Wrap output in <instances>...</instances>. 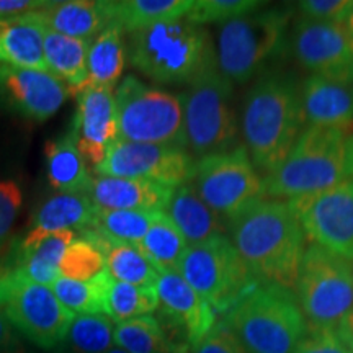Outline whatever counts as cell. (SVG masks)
Returning a JSON list of instances; mask_svg holds the SVG:
<instances>
[{
	"instance_id": "35",
	"label": "cell",
	"mask_w": 353,
	"mask_h": 353,
	"mask_svg": "<svg viewBox=\"0 0 353 353\" xmlns=\"http://www.w3.org/2000/svg\"><path fill=\"white\" fill-rule=\"evenodd\" d=\"M107 270L105 255L85 239H76L65 250L61 262V276L69 280L88 281Z\"/></svg>"
},
{
	"instance_id": "19",
	"label": "cell",
	"mask_w": 353,
	"mask_h": 353,
	"mask_svg": "<svg viewBox=\"0 0 353 353\" xmlns=\"http://www.w3.org/2000/svg\"><path fill=\"white\" fill-rule=\"evenodd\" d=\"M174 188L148 180L99 175L92 179L87 195L97 210L164 211Z\"/></svg>"
},
{
	"instance_id": "21",
	"label": "cell",
	"mask_w": 353,
	"mask_h": 353,
	"mask_svg": "<svg viewBox=\"0 0 353 353\" xmlns=\"http://www.w3.org/2000/svg\"><path fill=\"white\" fill-rule=\"evenodd\" d=\"M164 213L182 232L188 245L200 244L218 236H226L224 232L229 228V221L201 200L192 182L174 188Z\"/></svg>"
},
{
	"instance_id": "37",
	"label": "cell",
	"mask_w": 353,
	"mask_h": 353,
	"mask_svg": "<svg viewBox=\"0 0 353 353\" xmlns=\"http://www.w3.org/2000/svg\"><path fill=\"white\" fill-rule=\"evenodd\" d=\"M23 195L15 180H0V259L12 249V229L20 213Z\"/></svg>"
},
{
	"instance_id": "15",
	"label": "cell",
	"mask_w": 353,
	"mask_h": 353,
	"mask_svg": "<svg viewBox=\"0 0 353 353\" xmlns=\"http://www.w3.org/2000/svg\"><path fill=\"white\" fill-rule=\"evenodd\" d=\"M77 100L70 136L83 161L97 167L107 156L108 145L118 139L114 88L85 85L70 92Z\"/></svg>"
},
{
	"instance_id": "3",
	"label": "cell",
	"mask_w": 353,
	"mask_h": 353,
	"mask_svg": "<svg viewBox=\"0 0 353 353\" xmlns=\"http://www.w3.org/2000/svg\"><path fill=\"white\" fill-rule=\"evenodd\" d=\"M301 92L288 79L260 77L245 95L242 136L255 169L268 174L285 161L304 130Z\"/></svg>"
},
{
	"instance_id": "34",
	"label": "cell",
	"mask_w": 353,
	"mask_h": 353,
	"mask_svg": "<svg viewBox=\"0 0 353 353\" xmlns=\"http://www.w3.org/2000/svg\"><path fill=\"white\" fill-rule=\"evenodd\" d=\"M105 259L110 275L121 283L156 286L161 275L138 245L117 244L110 249Z\"/></svg>"
},
{
	"instance_id": "5",
	"label": "cell",
	"mask_w": 353,
	"mask_h": 353,
	"mask_svg": "<svg viewBox=\"0 0 353 353\" xmlns=\"http://www.w3.org/2000/svg\"><path fill=\"white\" fill-rule=\"evenodd\" d=\"M224 324L249 353H293L307 330L291 290L263 283L229 309Z\"/></svg>"
},
{
	"instance_id": "9",
	"label": "cell",
	"mask_w": 353,
	"mask_h": 353,
	"mask_svg": "<svg viewBox=\"0 0 353 353\" xmlns=\"http://www.w3.org/2000/svg\"><path fill=\"white\" fill-rule=\"evenodd\" d=\"M294 293L309 327L335 329L353 307L352 262L311 244L299 265Z\"/></svg>"
},
{
	"instance_id": "10",
	"label": "cell",
	"mask_w": 353,
	"mask_h": 353,
	"mask_svg": "<svg viewBox=\"0 0 353 353\" xmlns=\"http://www.w3.org/2000/svg\"><path fill=\"white\" fill-rule=\"evenodd\" d=\"M179 273L216 314H228L234 304L259 285L226 236L188 245Z\"/></svg>"
},
{
	"instance_id": "25",
	"label": "cell",
	"mask_w": 353,
	"mask_h": 353,
	"mask_svg": "<svg viewBox=\"0 0 353 353\" xmlns=\"http://www.w3.org/2000/svg\"><path fill=\"white\" fill-rule=\"evenodd\" d=\"M48 182L57 193H87L92 179L70 132L44 144Z\"/></svg>"
},
{
	"instance_id": "32",
	"label": "cell",
	"mask_w": 353,
	"mask_h": 353,
	"mask_svg": "<svg viewBox=\"0 0 353 353\" xmlns=\"http://www.w3.org/2000/svg\"><path fill=\"white\" fill-rule=\"evenodd\" d=\"M113 329L108 316H77L51 353H108L113 347Z\"/></svg>"
},
{
	"instance_id": "43",
	"label": "cell",
	"mask_w": 353,
	"mask_h": 353,
	"mask_svg": "<svg viewBox=\"0 0 353 353\" xmlns=\"http://www.w3.org/2000/svg\"><path fill=\"white\" fill-rule=\"evenodd\" d=\"M335 330H337L339 337H341L342 341L347 343L348 348L353 352V307L352 311L341 321V324L335 327Z\"/></svg>"
},
{
	"instance_id": "23",
	"label": "cell",
	"mask_w": 353,
	"mask_h": 353,
	"mask_svg": "<svg viewBox=\"0 0 353 353\" xmlns=\"http://www.w3.org/2000/svg\"><path fill=\"white\" fill-rule=\"evenodd\" d=\"M41 20L51 32L82 39L88 44L110 26L101 2L88 0L48 2L41 8Z\"/></svg>"
},
{
	"instance_id": "1",
	"label": "cell",
	"mask_w": 353,
	"mask_h": 353,
	"mask_svg": "<svg viewBox=\"0 0 353 353\" xmlns=\"http://www.w3.org/2000/svg\"><path fill=\"white\" fill-rule=\"evenodd\" d=\"M228 232L259 283L294 290L306 237L288 201L257 200L229 221Z\"/></svg>"
},
{
	"instance_id": "18",
	"label": "cell",
	"mask_w": 353,
	"mask_h": 353,
	"mask_svg": "<svg viewBox=\"0 0 353 353\" xmlns=\"http://www.w3.org/2000/svg\"><path fill=\"white\" fill-rule=\"evenodd\" d=\"M299 92L306 126L353 130V77L311 76Z\"/></svg>"
},
{
	"instance_id": "31",
	"label": "cell",
	"mask_w": 353,
	"mask_h": 353,
	"mask_svg": "<svg viewBox=\"0 0 353 353\" xmlns=\"http://www.w3.org/2000/svg\"><path fill=\"white\" fill-rule=\"evenodd\" d=\"M113 342L128 353H187L170 342L161 322L154 316L117 322Z\"/></svg>"
},
{
	"instance_id": "26",
	"label": "cell",
	"mask_w": 353,
	"mask_h": 353,
	"mask_svg": "<svg viewBox=\"0 0 353 353\" xmlns=\"http://www.w3.org/2000/svg\"><path fill=\"white\" fill-rule=\"evenodd\" d=\"M88 46L90 44L82 39L64 37L51 30H46L44 34V57L48 70L69 87V94L87 83Z\"/></svg>"
},
{
	"instance_id": "17",
	"label": "cell",
	"mask_w": 353,
	"mask_h": 353,
	"mask_svg": "<svg viewBox=\"0 0 353 353\" xmlns=\"http://www.w3.org/2000/svg\"><path fill=\"white\" fill-rule=\"evenodd\" d=\"M0 88L10 107L33 121H46L68 100L69 87L50 72L0 65Z\"/></svg>"
},
{
	"instance_id": "41",
	"label": "cell",
	"mask_w": 353,
	"mask_h": 353,
	"mask_svg": "<svg viewBox=\"0 0 353 353\" xmlns=\"http://www.w3.org/2000/svg\"><path fill=\"white\" fill-rule=\"evenodd\" d=\"M46 6L48 2H37V0H0V20L25 15Z\"/></svg>"
},
{
	"instance_id": "40",
	"label": "cell",
	"mask_w": 353,
	"mask_h": 353,
	"mask_svg": "<svg viewBox=\"0 0 353 353\" xmlns=\"http://www.w3.org/2000/svg\"><path fill=\"white\" fill-rule=\"evenodd\" d=\"M195 353H249L236 334L224 322L216 324L211 332L195 347Z\"/></svg>"
},
{
	"instance_id": "4",
	"label": "cell",
	"mask_w": 353,
	"mask_h": 353,
	"mask_svg": "<svg viewBox=\"0 0 353 353\" xmlns=\"http://www.w3.org/2000/svg\"><path fill=\"white\" fill-rule=\"evenodd\" d=\"M213 54L206 30L185 17L130 33L126 46L132 68L157 83H190Z\"/></svg>"
},
{
	"instance_id": "33",
	"label": "cell",
	"mask_w": 353,
	"mask_h": 353,
	"mask_svg": "<svg viewBox=\"0 0 353 353\" xmlns=\"http://www.w3.org/2000/svg\"><path fill=\"white\" fill-rule=\"evenodd\" d=\"M159 309L156 286H139L113 280L108 290L107 316L114 322L151 316Z\"/></svg>"
},
{
	"instance_id": "30",
	"label": "cell",
	"mask_w": 353,
	"mask_h": 353,
	"mask_svg": "<svg viewBox=\"0 0 353 353\" xmlns=\"http://www.w3.org/2000/svg\"><path fill=\"white\" fill-rule=\"evenodd\" d=\"M159 211H128V210H95L92 228L103 239L117 244L139 245L149 228L157 218Z\"/></svg>"
},
{
	"instance_id": "24",
	"label": "cell",
	"mask_w": 353,
	"mask_h": 353,
	"mask_svg": "<svg viewBox=\"0 0 353 353\" xmlns=\"http://www.w3.org/2000/svg\"><path fill=\"white\" fill-rule=\"evenodd\" d=\"M101 6L110 26L134 33L162 21L183 19L193 0H105Z\"/></svg>"
},
{
	"instance_id": "38",
	"label": "cell",
	"mask_w": 353,
	"mask_h": 353,
	"mask_svg": "<svg viewBox=\"0 0 353 353\" xmlns=\"http://www.w3.org/2000/svg\"><path fill=\"white\" fill-rule=\"evenodd\" d=\"M303 19L327 21V23H345L353 10V0H304L298 3Z\"/></svg>"
},
{
	"instance_id": "42",
	"label": "cell",
	"mask_w": 353,
	"mask_h": 353,
	"mask_svg": "<svg viewBox=\"0 0 353 353\" xmlns=\"http://www.w3.org/2000/svg\"><path fill=\"white\" fill-rule=\"evenodd\" d=\"M0 353H25L19 335L2 314H0Z\"/></svg>"
},
{
	"instance_id": "22",
	"label": "cell",
	"mask_w": 353,
	"mask_h": 353,
	"mask_svg": "<svg viewBox=\"0 0 353 353\" xmlns=\"http://www.w3.org/2000/svg\"><path fill=\"white\" fill-rule=\"evenodd\" d=\"M95 210L87 193H56L46 198L34 211L30 231L21 242L30 244L51 232L82 231L92 223Z\"/></svg>"
},
{
	"instance_id": "8",
	"label": "cell",
	"mask_w": 353,
	"mask_h": 353,
	"mask_svg": "<svg viewBox=\"0 0 353 353\" xmlns=\"http://www.w3.org/2000/svg\"><path fill=\"white\" fill-rule=\"evenodd\" d=\"M114 107L118 139L187 149L179 97L128 76L114 90Z\"/></svg>"
},
{
	"instance_id": "11",
	"label": "cell",
	"mask_w": 353,
	"mask_h": 353,
	"mask_svg": "<svg viewBox=\"0 0 353 353\" xmlns=\"http://www.w3.org/2000/svg\"><path fill=\"white\" fill-rule=\"evenodd\" d=\"M190 182L201 200L226 221L265 198L263 179L244 144L198 159Z\"/></svg>"
},
{
	"instance_id": "20",
	"label": "cell",
	"mask_w": 353,
	"mask_h": 353,
	"mask_svg": "<svg viewBox=\"0 0 353 353\" xmlns=\"http://www.w3.org/2000/svg\"><path fill=\"white\" fill-rule=\"evenodd\" d=\"M46 30L41 8L0 20V65L50 72L44 57Z\"/></svg>"
},
{
	"instance_id": "28",
	"label": "cell",
	"mask_w": 353,
	"mask_h": 353,
	"mask_svg": "<svg viewBox=\"0 0 353 353\" xmlns=\"http://www.w3.org/2000/svg\"><path fill=\"white\" fill-rule=\"evenodd\" d=\"M112 281L113 278L110 272L105 270L88 281L61 276L51 290L61 304L74 316H99L107 314L108 290Z\"/></svg>"
},
{
	"instance_id": "45",
	"label": "cell",
	"mask_w": 353,
	"mask_h": 353,
	"mask_svg": "<svg viewBox=\"0 0 353 353\" xmlns=\"http://www.w3.org/2000/svg\"><path fill=\"white\" fill-rule=\"evenodd\" d=\"M108 353H128L126 350H123L121 347H118V345H113L112 348H110L108 350Z\"/></svg>"
},
{
	"instance_id": "16",
	"label": "cell",
	"mask_w": 353,
	"mask_h": 353,
	"mask_svg": "<svg viewBox=\"0 0 353 353\" xmlns=\"http://www.w3.org/2000/svg\"><path fill=\"white\" fill-rule=\"evenodd\" d=\"M159 309L179 337L196 347L216 325V312L179 272L159 275L156 283Z\"/></svg>"
},
{
	"instance_id": "2",
	"label": "cell",
	"mask_w": 353,
	"mask_h": 353,
	"mask_svg": "<svg viewBox=\"0 0 353 353\" xmlns=\"http://www.w3.org/2000/svg\"><path fill=\"white\" fill-rule=\"evenodd\" d=\"M353 179V130L306 126L280 165L263 176L265 196L290 201Z\"/></svg>"
},
{
	"instance_id": "44",
	"label": "cell",
	"mask_w": 353,
	"mask_h": 353,
	"mask_svg": "<svg viewBox=\"0 0 353 353\" xmlns=\"http://www.w3.org/2000/svg\"><path fill=\"white\" fill-rule=\"evenodd\" d=\"M345 28H347L348 38H350V43H352V48H353V10L350 12V15H348V19L345 21Z\"/></svg>"
},
{
	"instance_id": "7",
	"label": "cell",
	"mask_w": 353,
	"mask_h": 353,
	"mask_svg": "<svg viewBox=\"0 0 353 353\" xmlns=\"http://www.w3.org/2000/svg\"><path fill=\"white\" fill-rule=\"evenodd\" d=\"M288 7L259 8L219 26L216 61L231 83H245L280 50L288 32Z\"/></svg>"
},
{
	"instance_id": "6",
	"label": "cell",
	"mask_w": 353,
	"mask_h": 353,
	"mask_svg": "<svg viewBox=\"0 0 353 353\" xmlns=\"http://www.w3.org/2000/svg\"><path fill=\"white\" fill-rule=\"evenodd\" d=\"M185 144L198 157L236 148L232 83L221 72L216 51L182 95Z\"/></svg>"
},
{
	"instance_id": "27",
	"label": "cell",
	"mask_w": 353,
	"mask_h": 353,
	"mask_svg": "<svg viewBox=\"0 0 353 353\" xmlns=\"http://www.w3.org/2000/svg\"><path fill=\"white\" fill-rule=\"evenodd\" d=\"M117 26H108L90 43L87 51L88 85L114 88L126 63V43Z\"/></svg>"
},
{
	"instance_id": "46",
	"label": "cell",
	"mask_w": 353,
	"mask_h": 353,
	"mask_svg": "<svg viewBox=\"0 0 353 353\" xmlns=\"http://www.w3.org/2000/svg\"><path fill=\"white\" fill-rule=\"evenodd\" d=\"M352 270H353V260H352Z\"/></svg>"
},
{
	"instance_id": "13",
	"label": "cell",
	"mask_w": 353,
	"mask_h": 353,
	"mask_svg": "<svg viewBox=\"0 0 353 353\" xmlns=\"http://www.w3.org/2000/svg\"><path fill=\"white\" fill-rule=\"evenodd\" d=\"M195 164L187 149L117 139L108 145L107 156L95 167V172L176 188L193 179Z\"/></svg>"
},
{
	"instance_id": "14",
	"label": "cell",
	"mask_w": 353,
	"mask_h": 353,
	"mask_svg": "<svg viewBox=\"0 0 353 353\" xmlns=\"http://www.w3.org/2000/svg\"><path fill=\"white\" fill-rule=\"evenodd\" d=\"M293 51L312 76L353 77V48L345 23L301 19L293 30Z\"/></svg>"
},
{
	"instance_id": "36",
	"label": "cell",
	"mask_w": 353,
	"mask_h": 353,
	"mask_svg": "<svg viewBox=\"0 0 353 353\" xmlns=\"http://www.w3.org/2000/svg\"><path fill=\"white\" fill-rule=\"evenodd\" d=\"M262 6L263 2L259 0H193V6L185 19L198 26L205 23L223 25L259 10Z\"/></svg>"
},
{
	"instance_id": "12",
	"label": "cell",
	"mask_w": 353,
	"mask_h": 353,
	"mask_svg": "<svg viewBox=\"0 0 353 353\" xmlns=\"http://www.w3.org/2000/svg\"><path fill=\"white\" fill-rule=\"evenodd\" d=\"M304 237L339 257L353 260V179L288 201Z\"/></svg>"
},
{
	"instance_id": "39",
	"label": "cell",
	"mask_w": 353,
	"mask_h": 353,
	"mask_svg": "<svg viewBox=\"0 0 353 353\" xmlns=\"http://www.w3.org/2000/svg\"><path fill=\"white\" fill-rule=\"evenodd\" d=\"M293 353H353L335 329L309 327Z\"/></svg>"
},
{
	"instance_id": "29",
	"label": "cell",
	"mask_w": 353,
	"mask_h": 353,
	"mask_svg": "<svg viewBox=\"0 0 353 353\" xmlns=\"http://www.w3.org/2000/svg\"><path fill=\"white\" fill-rule=\"evenodd\" d=\"M138 247L143 250L145 257L151 260L159 273H165L179 272L188 242L169 219V216L164 211H159L157 218L154 219L148 234Z\"/></svg>"
}]
</instances>
